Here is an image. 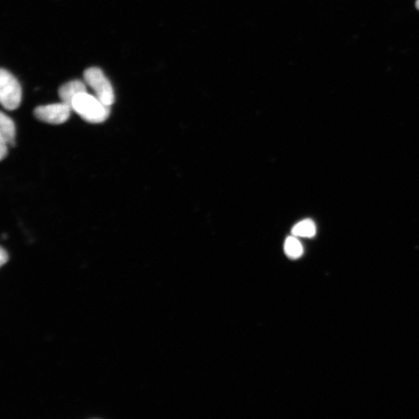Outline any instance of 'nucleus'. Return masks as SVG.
<instances>
[{"instance_id":"f257e3e1","label":"nucleus","mask_w":419,"mask_h":419,"mask_svg":"<svg viewBox=\"0 0 419 419\" xmlns=\"http://www.w3.org/2000/svg\"><path fill=\"white\" fill-rule=\"evenodd\" d=\"M72 109L82 119L88 123H99L108 120L110 107L104 104L95 96L87 92L82 93L73 99Z\"/></svg>"},{"instance_id":"f03ea898","label":"nucleus","mask_w":419,"mask_h":419,"mask_svg":"<svg viewBox=\"0 0 419 419\" xmlns=\"http://www.w3.org/2000/svg\"><path fill=\"white\" fill-rule=\"evenodd\" d=\"M84 76L86 84L92 88L95 96L104 104L111 108L115 101L114 88L103 71L97 67L88 68Z\"/></svg>"},{"instance_id":"7ed1b4c3","label":"nucleus","mask_w":419,"mask_h":419,"mask_svg":"<svg viewBox=\"0 0 419 419\" xmlns=\"http://www.w3.org/2000/svg\"><path fill=\"white\" fill-rule=\"evenodd\" d=\"M22 88L19 80L9 71L0 70V102L5 109L14 110L19 108Z\"/></svg>"},{"instance_id":"20e7f679","label":"nucleus","mask_w":419,"mask_h":419,"mask_svg":"<svg viewBox=\"0 0 419 419\" xmlns=\"http://www.w3.org/2000/svg\"><path fill=\"white\" fill-rule=\"evenodd\" d=\"M72 110L70 106L61 102L40 106L35 108L34 114L39 121L57 125H62L69 119Z\"/></svg>"},{"instance_id":"39448f33","label":"nucleus","mask_w":419,"mask_h":419,"mask_svg":"<svg viewBox=\"0 0 419 419\" xmlns=\"http://www.w3.org/2000/svg\"><path fill=\"white\" fill-rule=\"evenodd\" d=\"M87 91L84 82L80 80H73L59 88L58 95L62 103L67 104L72 108L75 97Z\"/></svg>"},{"instance_id":"423d86ee","label":"nucleus","mask_w":419,"mask_h":419,"mask_svg":"<svg viewBox=\"0 0 419 419\" xmlns=\"http://www.w3.org/2000/svg\"><path fill=\"white\" fill-rule=\"evenodd\" d=\"M0 138L4 139L8 145H15L16 126L10 117L1 113L0 115Z\"/></svg>"},{"instance_id":"0eeeda50","label":"nucleus","mask_w":419,"mask_h":419,"mask_svg":"<svg viewBox=\"0 0 419 419\" xmlns=\"http://www.w3.org/2000/svg\"><path fill=\"white\" fill-rule=\"evenodd\" d=\"M292 233L296 237H314L316 234L315 224L311 220L300 222L293 228Z\"/></svg>"},{"instance_id":"6e6552de","label":"nucleus","mask_w":419,"mask_h":419,"mask_svg":"<svg viewBox=\"0 0 419 419\" xmlns=\"http://www.w3.org/2000/svg\"><path fill=\"white\" fill-rule=\"evenodd\" d=\"M285 251L287 255L291 259H298L303 254V247L296 236L288 237L285 241Z\"/></svg>"},{"instance_id":"1a4fd4ad","label":"nucleus","mask_w":419,"mask_h":419,"mask_svg":"<svg viewBox=\"0 0 419 419\" xmlns=\"http://www.w3.org/2000/svg\"><path fill=\"white\" fill-rule=\"evenodd\" d=\"M8 153V143L4 139L0 138V159L3 160Z\"/></svg>"},{"instance_id":"9d476101","label":"nucleus","mask_w":419,"mask_h":419,"mask_svg":"<svg viewBox=\"0 0 419 419\" xmlns=\"http://www.w3.org/2000/svg\"><path fill=\"white\" fill-rule=\"evenodd\" d=\"M8 252L4 250L3 248H1V251H0V262H1L2 265L8 261Z\"/></svg>"},{"instance_id":"9b49d317","label":"nucleus","mask_w":419,"mask_h":419,"mask_svg":"<svg viewBox=\"0 0 419 419\" xmlns=\"http://www.w3.org/2000/svg\"><path fill=\"white\" fill-rule=\"evenodd\" d=\"M416 5L417 9L419 10V0H417Z\"/></svg>"}]
</instances>
